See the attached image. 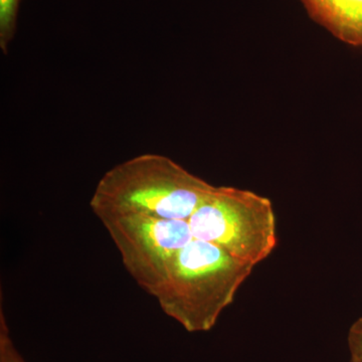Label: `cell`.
<instances>
[{
	"label": "cell",
	"instance_id": "obj_1",
	"mask_svg": "<svg viewBox=\"0 0 362 362\" xmlns=\"http://www.w3.org/2000/svg\"><path fill=\"white\" fill-rule=\"evenodd\" d=\"M214 187L169 157L146 153L107 171L90 206L100 221L130 214L188 221Z\"/></svg>",
	"mask_w": 362,
	"mask_h": 362
},
{
	"label": "cell",
	"instance_id": "obj_2",
	"mask_svg": "<svg viewBox=\"0 0 362 362\" xmlns=\"http://www.w3.org/2000/svg\"><path fill=\"white\" fill-rule=\"evenodd\" d=\"M254 268L211 243L194 239L177 252L153 297L188 332H206Z\"/></svg>",
	"mask_w": 362,
	"mask_h": 362
},
{
	"label": "cell",
	"instance_id": "obj_3",
	"mask_svg": "<svg viewBox=\"0 0 362 362\" xmlns=\"http://www.w3.org/2000/svg\"><path fill=\"white\" fill-rule=\"evenodd\" d=\"M188 223L194 239L254 267L268 259L278 244L272 202L247 189L214 187Z\"/></svg>",
	"mask_w": 362,
	"mask_h": 362
},
{
	"label": "cell",
	"instance_id": "obj_4",
	"mask_svg": "<svg viewBox=\"0 0 362 362\" xmlns=\"http://www.w3.org/2000/svg\"><path fill=\"white\" fill-rule=\"evenodd\" d=\"M101 221L126 270L152 296L177 252L194 239L188 221L130 214Z\"/></svg>",
	"mask_w": 362,
	"mask_h": 362
},
{
	"label": "cell",
	"instance_id": "obj_5",
	"mask_svg": "<svg viewBox=\"0 0 362 362\" xmlns=\"http://www.w3.org/2000/svg\"><path fill=\"white\" fill-rule=\"evenodd\" d=\"M312 18L337 39L362 47V0H302Z\"/></svg>",
	"mask_w": 362,
	"mask_h": 362
},
{
	"label": "cell",
	"instance_id": "obj_6",
	"mask_svg": "<svg viewBox=\"0 0 362 362\" xmlns=\"http://www.w3.org/2000/svg\"><path fill=\"white\" fill-rule=\"evenodd\" d=\"M21 0H0V47L6 54L13 40Z\"/></svg>",
	"mask_w": 362,
	"mask_h": 362
},
{
	"label": "cell",
	"instance_id": "obj_7",
	"mask_svg": "<svg viewBox=\"0 0 362 362\" xmlns=\"http://www.w3.org/2000/svg\"><path fill=\"white\" fill-rule=\"evenodd\" d=\"M0 362H25L9 333L4 307H0Z\"/></svg>",
	"mask_w": 362,
	"mask_h": 362
},
{
	"label": "cell",
	"instance_id": "obj_8",
	"mask_svg": "<svg viewBox=\"0 0 362 362\" xmlns=\"http://www.w3.org/2000/svg\"><path fill=\"white\" fill-rule=\"evenodd\" d=\"M347 343L350 362H362V317L350 326Z\"/></svg>",
	"mask_w": 362,
	"mask_h": 362
}]
</instances>
